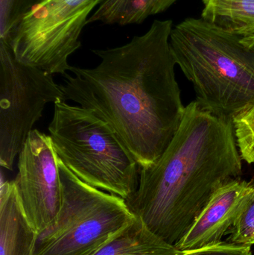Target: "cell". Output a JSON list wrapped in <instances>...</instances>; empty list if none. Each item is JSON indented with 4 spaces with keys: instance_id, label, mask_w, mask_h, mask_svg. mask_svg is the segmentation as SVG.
I'll list each match as a JSON object with an SVG mask.
<instances>
[{
    "instance_id": "obj_1",
    "label": "cell",
    "mask_w": 254,
    "mask_h": 255,
    "mask_svg": "<svg viewBox=\"0 0 254 255\" xmlns=\"http://www.w3.org/2000/svg\"><path fill=\"white\" fill-rule=\"evenodd\" d=\"M171 19H155L122 46L92 50L93 68L72 66L61 85L65 100L93 112L116 131L140 168L153 164L177 133L184 114L170 43Z\"/></svg>"
},
{
    "instance_id": "obj_2",
    "label": "cell",
    "mask_w": 254,
    "mask_h": 255,
    "mask_svg": "<svg viewBox=\"0 0 254 255\" xmlns=\"http://www.w3.org/2000/svg\"><path fill=\"white\" fill-rule=\"evenodd\" d=\"M234 130L231 120L189 103L167 149L140 168L138 188L126 201L133 214L176 246L215 192L240 178L243 158Z\"/></svg>"
},
{
    "instance_id": "obj_3",
    "label": "cell",
    "mask_w": 254,
    "mask_h": 255,
    "mask_svg": "<svg viewBox=\"0 0 254 255\" xmlns=\"http://www.w3.org/2000/svg\"><path fill=\"white\" fill-rule=\"evenodd\" d=\"M176 63L192 83L197 104L231 120L254 105V46L205 18H186L170 37Z\"/></svg>"
},
{
    "instance_id": "obj_4",
    "label": "cell",
    "mask_w": 254,
    "mask_h": 255,
    "mask_svg": "<svg viewBox=\"0 0 254 255\" xmlns=\"http://www.w3.org/2000/svg\"><path fill=\"white\" fill-rule=\"evenodd\" d=\"M48 129L57 157L82 181L125 201L137 192L140 165L93 112L58 102Z\"/></svg>"
},
{
    "instance_id": "obj_5",
    "label": "cell",
    "mask_w": 254,
    "mask_h": 255,
    "mask_svg": "<svg viewBox=\"0 0 254 255\" xmlns=\"http://www.w3.org/2000/svg\"><path fill=\"white\" fill-rule=\"evenodd\" d=\"M57 158L61 208L55 222L37 235L33 255H92L136 216L125 199L86 184Z\"/></svg>"
},
{
    "instance_id": "obj_6",
    "label": "cell",
    "mask_w": 254,
    "mask_h": 255,
    "mask_svg": "<svg viewBox=\"0 0 254 255\" xmlns=\"http://www.w3.org/2000/svg\"><path fill=\"white\" fill-rule=\"evenodd\" d=\"M104 1L41 0L0 42L19 62L64 76L71 70L69 58L82 46L89 15Z\"/></svg>"
},
{
    "instance_id": "obj_7",
    "label": "cell",
    "mask_w": 254,
    "mask_h": 255,
    "mask_svg": "<svg viewBox=\"0 0 254 255\" xmlns=\"http://www.w3.org/2000/svg\"><path fill=\"white\" fill-rule=\"evenodd\" d=\"M54 75L19 62L0 42V165L12 170L49 103L66 101Z\"/></svg>"
},
{
    "instance_id": "obj_8",
    "label": "cell",
    "mask_w": 254,
    "mask_h": 255,
    "mask_svg": "<svg viewBox=\"0 0 254 255\" xmlns=\"http://www.w3.org/2000/svg\"><path fill=\"white\" fill-rule=\"evenodd\" d=\"M17 166L18 194L39 235L55 222L61 205L58 158L50 136L33 129L18 155Z\"/></svg>"
},
{
    "instance_id": "obj_9",
    "label": "cell",
    "mask_w": 254,
    "mask_h": 255,
    "mask_svg": "<svg viewBox=\"0 0 254 255\" xmlns=\"http://www.w3.org/2000/svg\"><path fill=\"white\" fill-rule=\"evenodd\" d=\"M254 189L253 183L239 178L216 190L176 248L190 251L222 242Z\"/></svg>"
},
{
    "instance_id": "obj_10",
    "label": "cell",
    "mask_w": 254,
    "mask_h": 255,
    "mask_svg": "<svg viewBox=\"0 0 254 255\" xmlns=\"http://www.w3.org/2000/svg\"><path fill=\"white\" fill-rule=\"evenodd\" d=\"M37 235L22 208L14 180L1 181L0 255H33Z\"/></svg>"
},
{
    "instance_id": "obj_11",
    "label": "cell",
    "mask_w": 254,
    "mask_h": 255,
    "mask_svg": "<svg viewBox=\"0 0 254 255\" xmlns=\"http://www.w3.org/2000/svg\"><path fill=\"white\" fill-rule=\"evenodd\" d=\"M182 252L154 233L143 220L134 221L92 255H180Z\"/></svg>"
},
{
    "instance_id": "obj_12",
    "label": "cell",
    "mask_w": 254,
    "mask_h": 255,
    "mask_svg": "<svg viewBox=\"0 0 254 255\" xmlns=\"http://www.w3.org/2000/svg\"><path fill=\"white\" fill-rule=\"evenodd\" d=\"M201 16L237 31H254V0H202Z\"/></svg>"
},
{
    "instance_id": "obj_13",
    "label": "cell",
    "mask_w": 254,
    "mask_h": 255,
    "mask_svg": "<svg viewBox=\"0 0 254 255\" xmlns=\"http://www.w3.org/2000/svg\"><path fill=\"white\" fill-rule=\"evenodd\" d=\"M232 122L242 158L254 163V105L236 115Z\"/></svg>"
},
{
    "instance_id": "obj_14",
    "label": "cell",
    "mask_w": 254,
    "mask_h": 255,
    "mask_svg": "<svg viewBox=\"0 0 254 255\" xmlns=\"http://www.w3.org/2000/svg\"><path fill=\"white\" fill-rule=\"evenodd\" d=\"M228 242L246 247L254 245V189L237 214Z\"/></svg>"
},
{
    "instance_id": "obj_15",
    "label": "cell",
    "mask_w": 254,
    "mask_h": 255,
    "mask_svg": "<svg viewBox=\"0 0 254 255\" xmlns=\"http://www.w3.org/2000/svg\"><path fill=\"white\" fill-rule=\"evenodd\" d=\"M179 0H115L121 11L132 20L144 22L149 16L166 11Z\"/></svg>"
},
{
    "instance_id": "obj_16",
    "label": "cell",
    "mask_w": 254,
    "mask_h": 255,
    "mask_svg": "<svg viewBox=\"0 0 254 255\" xmlns=\"http://www.w3.org/2000/svg\"><path fill=\"white\" fill-rule=\"evenodd\" d=\"M41 0H0V40H4L20 19Z\"/></svg>"
},
{
    "instance_id": "obj_17",
    "label": "cell",
    "mask_w": 254,
    "mask_h": 255,
    "mask_svg": "<svg viewBox=\"0 0 254 255\" xmlns=\"http://www.w3.org/2000/svg\"><path fill=\"white\" fill-rule=\"evenodd\" d=\"M180 255H252V253L251 247L222 241L211 247L182 252Z\"/></svg>"
}]
</instances>
